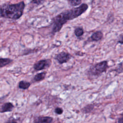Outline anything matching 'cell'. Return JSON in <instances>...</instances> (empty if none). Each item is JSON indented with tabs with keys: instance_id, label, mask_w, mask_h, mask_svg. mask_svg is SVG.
I'll list each match as a JSON object with an SVG mask.
<instances>
[{
	"instance_id": "cell-10",
	"label": "cell",
	"mask_w": 123,
	"mask_h": 123,
	"mask_svg": "<svg viewBox=\"0 0 123 123\" xmlns=\"http://www.w3.org/2000/svg\"><path fill=\"white\" fill-rule=\"evenodd\" d=\"M31 85V84L29 82H27L25 81H21L19 82L18 84V87L20 89L25 90L28 89Z\"/></svg>"
},
{
	"instance_id": "cell-8",
	"label": "cell",
	"mask_w": 123,
	"mask_h": 123,
	"mask_svg": "<svg viewBox=\"0 0 123 123\" xmlns=\"http://www.w3.org/2000/svg\"><path fill=\"white\" fill-rule=\"evenodd\" d=\"M14 106L11 102H7L3 104L0 107V112H10L12 111Z\"/></svg>"
},
{
	"instance_id": "cell-5",
	"label": "cell",
	"mask_w": 123,
	"mask_h": 123,
	"mask_svg": "<svg viewBox=\"0 0 123 123\" xmlns=\"http://www.w3.org/2000/svg\"><path fill=\"white\" fill-rule=\"evenodd\" d=\"M72 57V55L66 51H62L55 54L54 59L60 64L67 62Z\"/></svg>"
},
{
	"instance_id": "cell-2",
	"label": "cell",
	"mask_w": 123,
	"mask_h": 123,
	"mask_svg": "<svg viewBox=\"0 0 123 123\" xmlns=\"http://www.w3.org/2000/svg\"><path fill=\"white\" fill-rule=\"evenodd\" d=\"M25 8L24 1L15 4H5L0 6V18L17 20L23 14Z\"/></svg>"
},
{
	"instance_id": "cell-15",
	"label": "cell",
	"mask_w": 123,
	"mask_h": 123,
	"mask_svg": "<svg viewBox=\"0 0 123 123\" xmlns=\"http://www.w3.org/2000/svg\"><path fill=\"white\" fill-rule=\"evenodd\" d=\"M45 1V0H31L30 1V3L33 5V6H38L42 5Z\"/></svg>"
},
{
	"instance_id": "cell-9",
	"label": "cell",
	"mask_w": 123,
	"mask_h": 123,
	"mask_svg": "<svg viewBox=\"0 0 123 123\" xmlns=\"http://www.w3.org/2000/svg\"><path fill=\"white\" fill-rule=\"evenodd\" d=\"M46 74H47V73L46 72H43L37 74L33 77V80L34 82L41 81L45 78Z\"/></svg>"
},
{
	"instance_id": "cell-17",
	"label": "cell",
	"mask_w": 123,
	"mask_h": 123,
	"mask_svg": "<svg viewBox=\"0 0 123 123\" xmlns=\"http://www.w3.org/2000/svg\"><path fill=\"white\" fill-rule=\"evenodd\" d=\"M38 51V49H26L25 50V53L24 54V55H27L32 53L37 52Z\"/></svg>"
},
{
	"instance_id": "cell-1",
	"label": "cell",
	"mask_w": 123,
	"mask_h": 123,
	"mask_svg": "<svg viewBox=\"0 0 123 123\" xmlns=\"http://www.w3.org/2000/svg\"><path fill=\"white\" fill-rule=\"evenodd\" d=\"M88 8L87 4L81 3L79 6L63 11L51 19V33L53 35L60 31L63 25L68 21L81 15Z\"/></svg>"
},
{
	"instance_id": "cell-11",
	"label": "cell",
	"mask_w": 123,
	"mask_h": 123,
	"mask_svg": "<svg viewBox=\"0 0 123 123\" xmlns=\"http://www.w3.org/2000/svg\"><path fill=\"white\" fill-rule=\"evenodd\" d=\"M12 62V60L9 58H0V68L5 66Z\"/></svg>"
},
{
	"instance_id": "cell-13",
	"label": "cell",
	"mask_w": 123,
	"mask_h": 123,
	"mask_svg": "<svg viewBox=\"0 0 123 123\" xmlns=\"http://www.w3.org/2000/svg\"><path fill=\"white\" fill-rule=\"evenodd\" d=\"M68 3L72 6L74 7L79 6L81 3L82 0H67Z\"/></svg>"
},
{
	"instance_id": "cell-20",
	"label": "cell",
	"mask_w": 123,
	"mask_h": 123,
	"mask_svg": "<svg viewBox=\"0 0 123 123\" xmlns=\"http://www.w3.org/2000/svg\"><path fill=\"white\" fill-rule=\"evenodd\" d=\"M6 123H18L14 119H10Z\"/></svg>"
},
{
	"instance_id": "cell-12",
	"label": "cell",
	"mask_w": 123,
	"mask_h": 123,
	"mask_svg": "<svg viewBox=\"0 0 123 123\" xmlns=\"http://www.w3.org/2000/svg\"><path fill=\"white\" fill-rule=\"evenodd\" d=\"M74 34L77 37H79L84 35V30L81 27H77L74 30Z\"/></svg>"
},
{
	"instance_id": "cell-18",
	"label": "cell",
	"mask_w": 123,
	"mask_h": 123,
	"mask_svg": "<svg viewBox=\"0 0 123 123\" xmlns=\"http://www.w3.org/2000/svg\"><path fill=\"white\" fill-rule=\"evenodd\" d=\"M55 112L58 115H61L63 113V109L60 107H57L55 108V110H54Z\"/></svg>"
},
{
	"instance_id": "cell-3",
	"label": "cell",
	"mask_w": 123,
	"mask_h": 123,
	"mask_svg": "<svg viewBox=\"0 0 123 123\" xmlns=\"http://www.w3.org/2000/svg\"><path fill=\"white\" fill-rule=\"evenodd\" d=\"M109 68L108 61H102L91 66L87 71L88 74L93 77H98L107 71Z\"/></svg>"
},
{
	"instance_id": "cell-7",
	"label": "cell",
	"mask_w": 123,
	"mask_h": 123,
	"mask_svg": "<svg viewBox=\"0 0 123 123\" xmlns=\"http://www.w3.org/2000/svg\"><path fill=\"white\" fill-rule=\"evenodd\" d=\"M53 121V118L49 116H37L34 119V123H51Z\"/></svg>"
},
{
	"instance_id": "cell-19",
	"label": "cell",
	"mask_w": 123,
	"mask_h": 123,
	"mask_svg": "<svg viewBox=\"0 0 123 123\" xmlns=\"http://www.w3.org/2000/svg\"><path fill=\"white\" fill-rule=\"evenodd\" d=\"M119 37L120 38V39H119L118 40V43H121V45H122V44H123V35L121 34V35H120V36Z\"/></svg>"
},
{
	"instance_id": "cell-16",
	"label": "cell",
	"mask_w": 123,
	"mask_h": 123,
	"mask_svg": "<svg viewBox=\"0 0 123 123\" xmlns=\"http://www.w3.org/2000/svg\"><path fill=\"white\" fill-rule=\"evenodd\" d=\"M114 71H116L118 74H121L123 72V62H121L120 63H119L118 64L117 66L116 67Z\"/></svg>"
},
{
	"instance_id": "cell-21",
	"label": "cell",
	"mask_w": 123,
	"mask_h": 123,
	"mask_svg": "<svg viewBox=\"0 0 123 123\" xmlns=\"http://www.w3.org/2000/svg\"><path fill=\"white\" fill-rule=\"evenodd\" d=\"M123 116H122L121 117V118H120L119 119V120H118V123H123Z\"/></svg>"
},
{
	"instance_id": "cell-4",
	"label": "cell",
	"mask_w": 123,
	"mask_h": 123,
	"mask_svg": "<svg viewBox=\"0 0 123 123\" xmlns=\"http://www.w3.org/2000/svg\"><path fill=\"white\" fill-rule=\"evenodd\" d=\"M52 61L50 59H42L35 62L33 66L35 71H41L49 68L51 65Z\"/></svg>"
},
{
	"instance_id": "cell-14",
	"label": "cell",
	"mask_w": 123,
	"mask_h": 123,
	"mask_svg": "<svg viewBox=\"0 0 123 123\" xmlns=\"http://www.w3.org/2000/svg\"><path fill=\"white\" fill-rule=\"evenodd\" d=\"M93 108L94 106L92 104H89L84 107V108L82 109V111L85 113H89L93 110Z\"/></svg>"
},
{
	"instance_id": "cell-6",
	"label": "cell",
	"mask_w": 123,
	"mask_h": 123,
	"mask_svg": "<svg viewBox=\"0 0 123 123\" xmlns=\"http://www.w3.org/2000/svg\"><path fill=\"white\" fill-rule=\"evenodd\" d=\"M103 37V33L101 31L94 32L88 39V42H98L101 40Z\"/></svg>"
}]
</instances>
